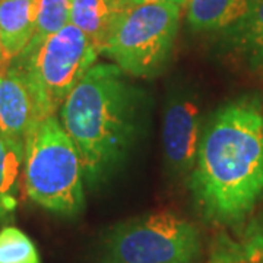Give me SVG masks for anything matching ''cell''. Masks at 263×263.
Returning a JSON list of instances; mask_svg holds the SVG:
<instances>
[{
  "label": "cell",
  "instance_id": "cell-1",
  "mask_svg": "<svg viewBox=\"0 0 263 263\" xmlns=\"http://www.w3.org/2000/svg\"><path fill=\"white\" fill-rule=\"evenodd\" d=\"M192 190L203 215L234 226L263 196V107L243 97L216 111L199 141Z\"/></svg>",
  "mask_w": 263,
  "mask_h": 263
},
{
  "label": "cell",
  "instance_id": "cell-2",
  "mask_svg": "<svg viewBox=\"0 0 263 263\" xmlns=\"http://www.w3.org/2000/svg\"><path fill=\"white\" fill-rule=\"evenodd\" d=\"M116 65L95 63L60 107V123L75 143L92 184L122 158L136 126V98Z\"/></svg>",
  "mask_w": 263,
  "mask_h": 263
},
{
  "label": "cell",
  "instance_id": "cell-3",
  "mask_svg": "<svg viewBox=\"0 0 263 263\" xmlns=\"http://www.w3.org/2000/svg\"><path fill=\"white\" fill-rule=\"evenodd\" d=\"M24 180L29 199L47 211L75 215L84 206L82 161L56 116L41 119L29 129Z\"/></svg>",
  "mask_w": 263,
  "mask_h": 263
},
{
  "label": "cell",
  "instance_id": "cell-4",
  "mask_svg": "<svg viewBox=\"0 0 263 263\" xmlns=\"http://www.w3.org/2000/svg\"><path fill=\"white\" fill-rule=\"evenodd\" d=\"M103 47L67 24L40 46L24 50L10 62L32 94L38 120L56 116L69 92L97 63Z\"/></svg>",
  "mask_w": 263,
  "mask_h": 263
},
{
  "label": "cell",
  "instance_id": "cell-5",
  "mask_svg": "<svg viewBox=\"0 0 263 263\" xmlns=\"http://www.w3.org/2000/svg\"><path fill=\"white\" fill-rule=\"evenodd\" d=\"M180 13L179 5L129 3L104 40L103 53L127 75H157L171 54Z\"/></svg>",
  "mask_w": 263,
  "mask_h": 263
},
{
  "label": "cell",
  "instance_id": "cell-6",
  "mask_svg": "<svg viewBox=\"0 0 263 263\" xmlns=\"http://www.w3.org/2000/svg\"><path fill=\"white\" fill-rule=\"evenodd\" d=\"M200 252L196 227L173 212H158L116 227L103 263H193Z\"/></svg>",
  "mask_w": 263,
  "mask_h": 263
},
{
  "label": "cell",
  "instance_id": "cell-7",
  "mask_svg": "<svg viewBox=\"0 0 263 263\" xmlns=\"http://www.w3.org/2000/svg\"><path fill=\"white\" fill-rule=\"evenodd\" d=\"M199 141V107L189 100L171 101L162 122V146L170 167L177 173L193 170Z\"/></svg>",
  "mask_w": 263,
  "mask_h": 263
},
{
  "label": "cell",
  "instance_id": "cell-8",
  "mask_svg": "<svg viewBox=\"0 0 263 263\" xmlns=\"http://www.w3.org/2000/svg\"><path fill=\"white\" fill-rule=\"evenodd\" d=\"M35 122L37 110L28 85L18 70L9 66L6 72L0 73V133L24 148Z\"/></svg>",
  "mask_w": 263,
  "mask_h": 263
},
{
  "label": "cell",
  "instance_id": "cell-9",
  "mask_svg": "<svg viewBox=\"0 0 263 263\" xmlns=\"http://www.w3.org/2000/svg\"><path fill=\"white\" fill-rule=\"evenodd\" d=\"M40 0H0V40L10 62L34 37Z\"/></svg>",
  "mask_w": 263,
  "mask_h": 263
},
{
  "label": "cell",
  "instance_id": "cell-10",
  "mask_svg": "<svg viewBox=\"0 0 263 263\" xmlns=\"http://www.w3.org/2000/svg\"><path fill=\"white\" fill-rule=\"evenodd\" d=\"M230 47L249 65L263 67V0H249L243 15L224 29Z\"/></svg>",
  "mask_w": 263,
  "mask_h": 263
},
{
  "label": "cell",
  "instance_id": "cell-11",
  "mask_svg": "<svg viewBox=\"0 0 263 263\" xmlns=\"http://www.w3.org/2000/svg\"><path fill=\"white\" fill-rule=\"evenodd\" d=\"M127 5V0H70V24L103 47L114 21Z\"/></svg>",
  "mask_w": 263,
  "mask_h": 263
},
{
  "label": "cell",
  "instance_id": "cell-12",
  "mask_svg": "<svg viewBox=\"0 0 263 263\" xmlns=\"http://www.w3.org/2000/svg\"><path fill=\"white\" fill-rule=\"evenodd\" d=\"M249 0H189L186 16L190 28L205 32L228 28L243 15Z\"/></svg>",
  "mask_w": 263,
  "mask_h": 263
},
{
  "label": "cell",
  "instance_id": "cell-13",
  "mask_svg": "<svg viewBox=\"0 0 263 263\" xmlns=\"http://www.w3.org/2000/svg\"><path fill=\"white\" fill-rule=\"evenodd\" d=\"M24 161V148L0 133V221L18 205V180Z\"/></svg>",
  "mask_w": 263,
  "mask_h": 263
},
{
  "label": "cell",
  "instance_id": "cell-14",
  "mask_svg": "<svg viewBox=\"0 0 263 263\" xmlns=\"http://www.w3.org/2000/svg\"><path fill=\"white\" fill-rule=\"evenodd\" d=\"M67 24H70V0H40L34 37L25 50L35 48Z\"/></svg>",
  "mask_w": 263,
  "mask_h": 263
},
{
  "label": "cell",
  "instance_id": "cell-15",
  "mask_svg": "<svg viewBox=\"0 0 263 263\" xmlns=\"http://www.w3.org/2000/svg\"><path fill=\"white\" fill-rule=\"evenodd\" d=\"M0 263H41L34 241L16 227L0 231Z\"/></svg>",
  "mask_w": 263,
  "mask_h": 263
},
{
  "label": "cell",
  "instance_id": "cell-16",
  "mask_svg": "<svg viewBox=\"0 0 263 263\" xmlns=\"http://www.w3.org/2000/svg\"><path fill=\"white\" fill-rule=\"evenodd\" d=\"M241 246L243 263H263V226H253Z\"/></svg>",
  "mask_w": 263,
  "mask_h": 263
},
{
  "label": "cell",
  "instance_id": "cell-17",
  "mask_svg": "<svg viewBox=\"0 0 263 263\" xmlns=\"http://www.w3.org/2000/svg\"><path fill=\"white\" fill-rule=\"evenodd\" d=\"M208 263H243V250L240 245L221 246Z\"/></svg>",
  "mask_w": 263,
  "mask_h": 263
},
{
  "label": "cell",
  "instance_id": "cell-18",
  "mask_svg": "<svg viewBox=\"0 0 263 263\" xmlns=\"http://www.w3.org/2000/svg\"><path fill=\"white\" fill-rule=\"evenodd\" d=\"M130 5H141V3H167V5H179L184 6L189 0H127Z\"/></svg>",
  "mask_w": 263,
  "mask_h": 263
},
{
  "label": "cell",
  "instance_id": "cell-19",
  "mask_svg": "<svg viewBox=\"0 0 263 263\" xmlns=\"http://www.w3.org/2000/svg\"><path fill=\"white\" fill-rule=\"evenodd\" d=\"M10 60L8 57L5 56V51H3V46H2V40H0V73L6 72L9 69Z\"/></svg>",
  "mask_w": 263,
  "mask_h": 263
}]
</instances>
